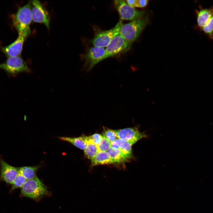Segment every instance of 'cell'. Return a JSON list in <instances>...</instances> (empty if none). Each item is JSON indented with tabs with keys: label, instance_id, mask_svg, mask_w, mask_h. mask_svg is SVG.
Returning <instances> with one entry per match:
<instances>
[{
	"label": "cell",
	"instance_id": "obj_1",
	"mask_svg": "<svg viewBox=\"0 0 213 213\" xmlns=\"http://www.w3.org/2000/svg\"><path fill=\"white\" fill-rule=\"evenodd\" d=\"M11 17L12 24L18 33L29 35L31 33L29 26L32 20L30 2L19 7Z\"/></svg>",
	"mask_w": 213,
	"mask_h": 213
},
{
	"label": "cell",
	"instance_id": "obj_2",
	"mask_svg": "<svg viewBox=\"0 0 213 213\" xmlns=\"http://www.w3.org/2000/svg\"><path fill=\"white\" fill-rule=\"evenodd\" d=\"M148 20L147 16H142L128 23L123 24L119 34L128 42L132 43L138 38L146 25Z\"/></svg>",
	"mask_w": 213,
	"mask_h": 213
},
{
	"label": "cell",
	"instance_id": "obj_3",
	"mask_svg": "<svg viewBox=\"0 0 213 213\" xmlns=\"http://www.w3.org/2000/svg\"><path fill=\"white\" fill-rule=\"evenodd\" d=\"M20 188L23 196L35 200L48 195L49 193L46 187L37 176L28 180Z\"/></svg>",
	"mask_w": 213,
	"mask_h": 213
},
{
	"label": "cell",
	"instance_id": "obj_4",
	"mask_svg": "<svg viewBox=\"0 0 213 213\" xmlns=\"http://www.w3.org/2000/svg\"><path fill=\"white\" fill-rule=\"evenodd\" d=\"M0 68L12 76L21 72L30 71L25 62L20 56L8 57L4 62L0 64Z\"/></svg>",
	"mask_w": 213,
	"mask_h": 213
},
{
	"label": "cell",
	"instance_id": "obj_5",
	"mask_svg": "<svg viewBox=\"0 0 213 213\" xmlns=\"http://www.w3.org/2000/svg\"><path fill=\"white\" fill-rule=\"evenodd\" d=\"M132 43L126 41L119 34L116 36L105 48L103 60L124 53L130 48Z\"/></svg>",
	"mask_w": 213,
	"mask_h": 213
},
{
	"label": "cell",
	"instance_id": "obj_6",
	"mask_svg": "<svg viewBox=\"0 0 213 213\" xmlns=\"http://www.w3.org/2000/svg\"><path fill=\"white\" fill-rule=\"evenodd\" d=\"M123 24L122 21L120 20L111 29L97 33L92 41L93 46L102 48L106 47L112 40L119 34Z\"/></svg>",
	"mask_w": 213,
	"mask_h": 213
},
{
	"label": "cell",
	"instance_id": "obj_7",
	"mask_svg": "<svg viewBox=\"0 0 213 213\" xmlns=\"http://www.w3.org/2000/svg\"><path fill=\"white\" fill-rule=\"evenodd\" d=\"M115 7L121 19L133 20L143 16L144 12L135 9L124 0L114 1Z\"/></svg>",
	"mask_w": 213,
	"mask_h": 213
},
{
	"label": "cell",
	"instance_id": "obj_8",
	"mask_svg": "<svg viewBox=\"0 0 213 213\" xmlns=\"http://www.w3.org/2000/svg\"><path fill=\"white\" fill-rule=\"evenodd\" d=\"M30 3L32 20L35 22L44 24L49 29L50 17L46 10L38 0H32Z\"/></svg>",
	"mask_w": 213,
	"mask_h": 213
},
{
	"label": "cell",
	"instance_id": "obj_9",
	"mask_svg": "<svg viewBox=\"0 0 213 213\" xmlns=\"http://www.w3.org/2000/svg\"><path fill=\"white\" fill-rule=\"evenodd\" d=\"M105 51V48L94 46L90 48L84 57L85 69L89 71L96 64L103 60Z\"/></svg>",
	"mask_w": 213,
	"mask_h": 213
},
{
	"label": "cell",
	"instance_id": "obj_10",
	"mask_svg": "<svg viewBox=\"0 0 213 213\" xmlns=\"http://www.w3.org/2000/svg\"><path fill=\"white\" fill-rule=\"evenodd\" d=\"M17 38L9 45L1 47V51L8 57L20 56L22 51L24 42L29 36L22 33H18Z\"/></svg>",
	"mask_w": 213,
	"mask_h": 213
},
{
	"label": "cell",
	"instance_id": "obj_11",
	"mask_svg": "<svg viewBox=\"0 0 213 213\" xmlns=\"http://www.w3.org/2000/svg\"><path fill=\"white\" fill-rule=\"evenodd\" d=\"M116 132L118 138L125 140L132 146L140 139L147 137L144 133L140 132L136 127L119 129Z\"/></svg>",
	"mask_w": 213,
	"mask_h": 213
},
{
	"label": "cell",
	"instance_id": "obj_12",
	"mask_svg": "<svg viewBox=\"0 0 213 213\" xmlns=\"http://www.w3.org/2000/svg\"><path fill=\"white\" fill-rule=\"evenodd\" d=\"M18 172V168L8 164L3 160L0 161L1 178L7 183L12 185Z\"/></svg>",
	"mask_w": 213,
	"mask_h": 213
},
{
	"label": "cell",
	"instance_id": "obj_13",
	"mask_svg": "<svg viewBox=\"0 0 213 213\" xmlns=\"http://www.w3.org/2000/svg\"><path fill=\"white\" fill-rule=\"evenodd\" d=\"M196 16L197 27L201 30L209 19L213 15V6L209 8H203L199 6L196 11Z\"/></svg>",
	"mask_w": 213,
	"mask_h": 213
},
{
	"label": "cell",
	"instance_id": "obj_14",
	"mask_svg": "<svg viewBox=\"0 0 213 213\" xmlns=\"http://www.w3.org/2000/svg\"><path fill=\"white\" fill-rule=\"evenodd\" d=\"M132 146L128 141L119 138L117 139L111 143V147L120 150L130 159L133 157Z\"/></svg>",
	"mask_w": 213,
	"mask_h": 213
},
{
	"label": "cell",
	"instance_id": "obj_15",
	"mask_svg": "<svg viewBox=\"0 0 213 213\" xmlns=\"http://www.w3.org/2000/svg\"><path fill=\"white\" fill-rule=\"evenodd\" d=\"M91 160L92 166L112 163L107 151L98 152Z\"/></svg>",
	"mask_w": 213,
	"mask_h": 213
},
{
	"label": "cell",
	"instance_id": "obj_16",
	"mask_svg": "<svg viewBox=\"0 0 213 213\" xmlns=\"http://www.w3.org/2000/svg\"><path fill=\"white\" fill-rule=\"evenodd\" d=\"M112 163H122L130 159L120 150L111 147L107 151Z\"/></svg>",
	"mask_w": 213,
	"mask_h": 213
},
{
	"label": "cell",
	"instance_id": "obj_17",
	"mask_svg": "<svg viewBox=\"0 0 213 213\" xmlns=\"http://www.w3.org/2000/svg\"><path fill=\"white\" fill-rule=\"evenodd\" d=\"M61 140L71 143L75 147L82 150H84L87 143V136H82L78 137H59Z\"/></svg>",
	"mask_w": 213,
	"mask_h": 213
},
{
	"label": "cell",
	"instance_id": "obj_18",
	"mask_svg": "<svg viewBox=\"0 0 213 213\" xmlns=\"http://www.w3.org/2000/svg\"><path fill=\"white\" fill-rule=\"evenodd\" d=\"M38 166H24L18 168L19 172L28 180L36 176Z\"/></svg>",
	"mask_w": 213,
	"mask_h": 213
},
{
	"label": "cell",
	"instance_id": "obj_19",
	"mask_svg": "<svg viewBox=\"0 0 213 213\" xmlns=\"http://www.w3.org/2000/svg\"><path fill=\"white\" fill-rule=\"evenodd\" d=\"M87 141L84 153L85 156L88 159L91 160L98 152L97 146L87 136Z\"/></svg>",
	"mask_w": 213,
	"mask_h": 213
},
{
	"label": "cell",
	"instance_id": "obj_20",
	"mask_svg": "<svg viewBox=\"0 0 213 213\" xmlns=\"http://www.w3.org/2000/svg\"><path fill=\"white\" fill-rule=\"evenodd\" d=\"M208 38L213 40V15L201 30Z\"/></svg>",
	"mask_w": 213,
	"mask_h": 213
},
{
	"label": "cell",
	"instance_id": "obj_21",
	"mask_svg": "<svg viewBox=\"0 0 213 213\" xmlns=\"http://www.w3.org/2000/svg\"><path fill=\"white\" fill-rule=\"evenodd\" d=\"M27 180L18 171V173L12 184L11 190H12L21 188Z\"/></svg>",
	"mask_w": 213,
	"mask_h": 213
},
{
	"label": "cell",
	"instance_id": "obj_22",
	"mask_svg": "<svg viewBox=\"0 0 213 213\" xmlns=\"http://www.w3.org/2000/svg\"><path fill=\"white\" fill-rule=\"evenodd\" d=\"M102 135L111 143L118 138L116 130H114L105 129L103 131Z\"/></svg>",
	"mask_w": 213,
	"mask_h": 213
},
{
	"label": "cell",
	"instance_id": "obj_23",
	"mask_svg": "<svg viewBox=\"0 0 213 213\" xmlns=\"http://www.w3.org/2000/svg\"><path fill=\"white\" fill-rule=\"evenodd\" d=\"M97 146L98 152L107 151L111 147V143L103 136L101 140Z\"/></svg>",
	"mask_w": 213,
	"mask_h": 213
},
{
	"label": "cell",
	"instance_id": "obj_24",
	"mask_svg": "<svg viewBox=\"0 0 213 213\" xmlns=\"http://www.w3.org/2000/svg\"><path fill=\"white\" fill-rule=\"evenodd\" d=\"M125 1L129 5L134 8L145 7L149 1L147 0H126Z\"/></svg>",
	"mask_w": 213,
	"mask_h": 213
},
{
	"label": "cell",
	"instance_id": "obj_25",
	"mask_svg": "<svg viewBox=\"0 0 213 213\" xmlns=\"http://www.w3.org/2000/svg\"><path fill=\"white\" fill-rule=\"evenodd\" d=\"M88 137L96 146L99 143L103 138L102 135L98 133H95Z\"/></svg>",
	"mask_w": 213,
	"mask_h": 213
}]
</instances>
